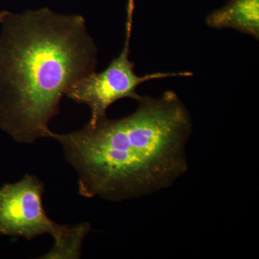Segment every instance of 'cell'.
Segmentation results:
<instances>
[{
	"label": "cell",
	"mask_w": 259,
	"mask_h": 259,
	"mask_svg": "<svg viewBox=\"0 0 259 259\" xmlns=\"http://www.w3.org/2000/svg\"><path fill=\"white\" fill-rule=\"evenodd\" d=\"M138 102L136 111L118 120L106 117L79 131L48 134L77 172L83 197H141L170 187L188 169L185 147L192 123L178 95L167 91Z\"/></svg>",
	"instance_id": "1"
},
{
	"label": "cell",
	"mask_w": 259,
	"mask_h": 259,
	"mask_svg": "<svg viewBox=\"0 0 259 259\" xmlns=\"http://www.w3.org/2000/svg\"><path fill=\"white\" fill-rule=\"evenodd\" d=\"M0 23V128L30 144L48 137L63 96L95 71L96 45L81 15L3 11Z\"/></svg>",
	"instance_id": "2"
},
{
	"label": "cell",
	"mask_w": 259,
	"mask_h": 259,
	"mask_svg": "<svg viewBox=\"0 0 259 259\" xmlns=\"http://www.w3.org/2000/svg\"><path fill=\"white\" fill-rule=\"evenodd\" d=\"M44 192L42 182L30 175L0 188V233L28 240L50 234L55 242L44 258H79L83 239L91 228L90 224L70 227L51 221L42 204Z\"/></svg>",
	"instance_id": "3"
},
{
	"label": "cell",
	"mask_w": 259,
	"mask_h": 259,
	"mask_svg": "<svg viewBox=\"0 0 259 259\" xmlns=\"http://www.w3.org/2000/svg\"><path fill=\"white\" fill-rule=\"evenodd\" d=\"M134 10V6L127 5L125 41L120 55L102 72L94 71L78 80L66 94L71 100L90 107L91 117L88 123L91 125L106 117L107 109L117 100L132 98L138 101L141 96L136 90L141 83L153 79L193 75L189 71L156 72L141 76L135 73V64L129 59Z\"/></svg>",
	"instance_id": "4"
},
{
	"label": "cell",
	"mask_w": 259,
	"mask_h": 259,
	"mask_svg": "<svg viewBox=\"0 0 259 259\" xmlns=\"http://www.w3.org/2000/svg\"><path fill=\"white\" fill-rule=\"evenodd\" d=\"M206 23L213 28H233L258 39L259 0H231L212 12Z\"/></svg>",
	"instance_id": "5"
}]
</instances>
